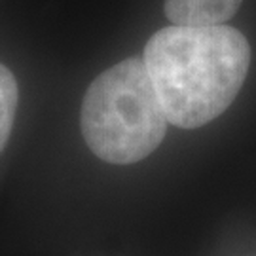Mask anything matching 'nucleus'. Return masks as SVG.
<instances>
[{
  "mask_svg": "<svg viewBox=\"0 0 256 256\" xmlns=\"http://www.w3.org/2000/svg\"><path fill=\"white\" fill-rule=\"evenodd\" d=\"M19 90L16 76L8 66L0 63V152L4 150L12 133L16 110H18Z\"/></svg>",
  "mask_w": 256,
  "mask_h": 256,
  "instance_id": "obj_4",
  "label": "nucleus"
},
{
  "mask_svg": "<svg viewBox=\"0 0 256 256\" xmlns=\"http://www.w3.org/2000/svg\"><path fill=\"white\" fill-rule=\"evenodd\" d=\"M243 0H165V16L180 27H216L236 16Z\"/></svg>",
  "mask_w": 256,
  "mask_h": 256,
  "instance_id": "obj_3",
  "label": "nucleus"
},
{
  "mask_svg": "<svg viewBox=\"0 0 256 256\" xmlns=\"http://www.w3.org/2000/svg\"><path fill=\"white\" fill-rule=\"evenodd\" d=\"M167 122L144 59L137 57L99 74L82 101L84 140L108 164L144 160L164 140Z\"/></svg>",
  "mask_w": 256,
  "mask_h": 256,
  "instance_id": "obj_2",
  "label": "nucleus"
},
{
  "mask_svg": "<svg viewBox=\"0 0 256 256\" xmlns=\"http://www.w3.org/2000/svg\"><path fill=\"white\" fill-rule=\"evenodd\" d=\"M142 59L169 124L196 129L218 118L238 97L250 46L228 25H171L148 40Z\"/></svg>",
  "mask_w": 256,
  "mask_h": 256,
  "instance_id": "obj_1",
  "label": "nucleus"
}]
</instances>
